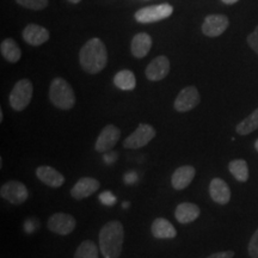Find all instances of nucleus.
<instances>
[{
  "instance_id": "1",
  "label": "nucleus",
  "mask_w": 258,
  "mask_h": 258,
  "mask_svg": "<svg viewBox=\"0 0 258 258\" xmlns=\"http://www.w3.org/2000/svg\"><path fill=\"white\" fill-rule=\"evenodd\" d=\"M82 69L89 74H97L105 69L108 62V51L102 40L93 37L82 47L79 53Z\"/></svg>"
},
{
  "instance_id": "2",
  "label": "nucleus",
  "mask_w": 258,
  "mask_h": 258,
  "mask_svg": "<svg viewBox=\"0 0 258 258\" xmlns=\"http://www.w3.org/2000/svg\"><path fill=\"white\" fill-rule=\"evenodd\" d=\"M124 231L120 221L106 222L99 232V246L104 258H118L122 251Z\"/></svg>"
},
{
  "instance_id": "3",
  "label": "nucleus",
  "mask_w": 258,
  "mask_h": 258,
  "mask_svg": "<svg viewBox=\"0 0 258 258\" xmlns=\"http://www.w3.org/2000/svg\"><path fill=\"white\" fill-rule=\"evenodd\" d=\"M49 99L51 104L61 110H70L76 104L72 86L62 78H55L50 84Z\"/></svg>"
},
{
  "instance_id": "4",
  "label": "nucleus",
  "mask_w": 258,
  "mask_h": 258,
  "mask_svg": "<svg viewBox=\"0 0 258 258\" xmlns=\"http://www.w3.org/2000/svg\"><path fill=\"white\" fill-rule=\"evenodd\" d=\"M32 95H34L32 83L29 79H21L16 83L11 93H10V105L16 111H23L30 104Z\"/></svg>"
},
{
  "instance_id": "5",
  "label": "nucleus",
  "mask_w": 258,
  "mask_h": 258,
  "mask_svg": "<svg viewBox=\"0 0 258 258\" xmlns=\"http://www.w3.org/2000/svg\"><path fill=\"white\" fill-rule=\"evenodd\" d=\"M173 12V8L170 4H160L140 9L135 12V19L139 23H156L169 18Z\"/></svg>"
},
{
  "instance_id": "6",
  "label": "nucleus",
  "mask_w": 258,
  "mask_h": 258,
  "mask_svg": "<svg viewBox=\"0 0 258 258\" xmlns=\"http://www.w3.org/2000/svg\"><path fill=\"white\" fill-rule=\"evenodd\" d=\"M157 132L151 124L141 123L139 127L123 141V147L129 150H139L146 146L156 137Z\"/></svg>"
},
{
  "instance_id": "7",
  "label": "nucleus",
  "mask_w": 258,
  "mask_h": 258,
  "mask_svg": "<svg viewBox=\"0 0 258 258\" xmlns=\"http://www.w3.org/2000/svg\"><path fill=\"white\" fill-rule=\"evenodd\" d=\"M0 195L6 201H9L12 205L17 206L22 205L27 201L29 192L27 186H25L22 182L18 180H10V182L5 183L0 188Z\"/></svg>"
},
{
  "instance_id": "8",
  "label": "nucleus",
  "mask_w": 258,
  "mask_h": 258,
  "mask_svg": "<svg viewBox=\"0 0 258 258\" xmlns=\"http://www.w3.org/2000/svg\"><path fill=\"white\" fill-rule=\"evenodd\" d=\"M121 131L114 124H108L102 129L98 138L96 140L95 148L97 152L105 153L115 147L117 141L120 140Z\"/></svg>"
},
{
  "instance_id": "9",
  "label": "nucleus",
  "mask_w": 258,
  "mask_h": 258,
  "mask_svg": "<svg viewBox=\"0 0 258 258\" xmlns=\"http://www.w3.org/2000/svg\"><path fill=\"white\" fill-rule=\"evenodd\" d=\"M200 101L201 98H200L199 90L195 86H188L178 93L173 106L178 112H186L196 108L200 104Z\"/></svg>"
},
{
  "instance_id": "10",
  "label": "nucleus",
  "mask_w": 258,
  "mask_h": 258,
  "mask_svg": "<svg viewBox=\"0 0 258 258\" xmlns=\"http://www.w3.org/2000/svg\"><path fill=\"white\" fill-rule=\"evenodd\" d=\"M48 228L56 234L67 235L76 228V219L66 213H55L48 220Z\"/></svg>"
},
{
  "instance_id": "11",
  "label": "nucleus",
  "mask_w": 258,
  "mask_h": 258,
  "mask_svg": "<svg viewBox=\"0 0 258 258\" xmlns=\"http://www.w3.org/2000/svg\"><path fill=\"white\" fill-rule=\"evenodd\" d=\"M228 18L225 15H209L202 24V32L208 37H218L228 28Z\"/></svg>"
},
{
  "instance_id": "12",
  "label": "nucleus",
  "mask_w": 258,
  "mask_h": 258,
  "mask_svg": "<svg viewBox=\"0 0 258 258\" xmlns=\"http://www.w3.org/2000/svg\"><path fill=\"white\" fill-rule=\"evenodd\" d=\"M170 72V61L165 55H159L151 61L147 66L145 74L148 80L159 82L164 79Z\"/></svg>"
},
{
  "instance_id": "13",
  "label": "nucleus",
  "mask_w": 258,
  "mask_h": 258,
  "mask_svg": "<svg viewBox=\"0 0 258 258\" xmlns=\"http://www.w3.org/2000/svg\"><path fill=\"white\" fill-rule=\"evenodd\" d=\"M49 31L46 28L37 24H28L23 30V38L28 44L32 47L42 46L49 40Z\"/></svg>"
},
{
  "instance_id": "14",
  "label": "nucleus",
  "mask_w": 258,
  "mask_h": 258,
  "mask_svg": "<svg viewBox=\"0 0 258 258\" xmlns=\"http://www.w3.org/2000/svg\"><path fill=\"white\" fill-rule=\"evenodd\" d=\"M99 189V182L91 177H83L74 184L71 190V196L76 200H84Z\"/></svg>"
},
{
  "instance_id": "15",
  "label": "nucleus",
  "mask_w": 258,
  "mask_h": 258,
  "mask_svg": "<svg viewBox=\"0 0 258 258\" xmlns=\"http://www.w3.org/2000/svg\"><path fill=\"white\" fill-rule=\"evenodd\" d=\"M209 194L213 201L219 205H227L231 200V189L227 183L221 178L212 179L209 184Z\"/></svg>"
},
{
  "instance_id": "16",
  "label": "nucleus",
  "mask_w": 258,
  "mask_h": 258,
  "mask_svg": "<svg viewBox=\"0 0 258 258\" xmlns=\"http://www.w3.org/2000/svg\"><path fill=\"white\" fill-rule=\"evenodd\" d=\"M37 178L51 188H59L64 183L62 173L51 166H40L36 170Z\"/></svg>"
},
{
  "instance_id": "17",
  "label": "nucleus",
  "mask_w": 258,
  "mask_h": 258,
  "mask_svg": "<svg viewBox=\"0 0 258 258\" xmlns=\"http://www.w3.org/2000/svg\"><path fill=\"white\" fill-rule=\"evenodd\" d=\"M196 175L195 167L191 165H184L180 166L173 172L172 178H171V183L172 186L176 190H183L186 186H189L190 183L192 182L194 177Z\"/></svg>"
},
{
  "instance_id": "18",
  "label": "nucleus",
  "mask_w": 258,
  "mask_h": 258,
  "mask_svg": "<svg viewBox=\"0 0 258 258\" xmlns=\"http://www.w3.org/2000/svg\"><path fill=\"white\" fill-rule=\"evenodd\" d=\"M152 47V38L146 32H139L135 35L131 43L132 54L138 59H143L150 53Z\"/></svg>"
},
{
  "instance_id": "19",
  "label": "nucleus",
  "mask_w": 258,
  "mask_h": 258,
  "mask_svg": "<svg viewBox=\"0 0 258 258\" xmlns=\"http://www.w3.org/2000/svg\"><path fill=\"white\" fill-rule=\"evenodd\" d=\"M151 232L157 239H172L177 235V231L173 225L163 218H158L153 221L151 226Z\"/></svg>"
},
{
  "instance_id": "20",
  "label": "nucleus",
  "mask_w": 258,
  "mask_h": 258,
  "mask_svg": "<svg viewBox=\"0 0 258 258\" xmlns=\"http://www.w3.org/2000/svg\"><path fill=\"white\" fill-rule=\"evenodd\" d=\"M200 213H201V211H200L199 206L190 202H183L177 206L175 217L177 221L180 222V224H189V222L195 221L200 217Z\"/></svg>"
},
{
  "instance_id": "21",
  "label": "nucleus",
  "mask_w": 258,
  "mask_h": 258,
  "mask_svg": "<svg viewBox=\"0 0 258 258\" xmlns=\"http://www.w3.org/2000/svg\"><path fill=\"white\" fill-rule=\"evenodd\" d=\"M0 51H2L3 57L12 63L18 62L22 56L21 48H19L18 43L14 38H5L0 44Z\"/></svg>"
},
{
  "instance_id": "22",
  "label": "nucleus",
  "mask_w": 258,
  "mask_h": 258,
  "mask_svg": "<svg viewBox=\"0 0 258 258\" xmlns=\"http://www.w3.org/2000/svg\"><path fill=\"white\" fill-rule=\"evenodd\" d=\"M114 84L116 88L123 91H131L134 90L137 86V78L135 74L129 70H122L117 72L114 77Z\"/></svg>"
},
{
  "instance_id": "23",
  "label": "nucleus",
  "mask_w": 258,
  "mask_h": 258,
  "mask_svg": "<svg viewBox=\"0 0 258 258\" xmlns=\"http://www.w3.org/2000/svg\"><path fill=\"white\" fill-rule=\"evenodd\" d=\"M228 170L238 182H246L249 179V167L247 163L244 159L232 160L228 164Z\"/></svg>"
},
{
  "instance_id": "24",
  "label": "nucleus",
  "mask_w": 258,
  "mask_h": 258,
  "mask_svg": "<svg viewBox=\"0 0 258 258\" xmlns=\"http://www.w3.org/2000/svg\"><path fill=\"white\" fill-rule=\"evenodd\" d=\"M256 129H258V108L237 125L235 132L240 135H249Z\"/></svg>"
},
{
  "instance_id": "25",
  "label": "nucleus",
  "mask_w": 258,
  "mask_h": 258,
  "mask_svg": "<svg viewBox=\"0 0 258 258\" xmlns=\"http://www.w3.org/2000/svg\"><path fill=\"white\" fill-rule=\"evenodd\" d=\"M74 258H98V249L91 240H85L76 250Z\"/></svg>"
},
{
  "instance_id": "26",
  "label": "nucleus",
  "mask_w": 258,
  "mask_h": 258,
  "mask_svg": "<svg viewBox=\"0 0 258 258\" xmlns=\"http://www.w3.org/2000/svg\"><path fill=\"white\" fill-rule=\"evenodd\" d=\"M16 3L30 10H43L48 6V0H16Z\"/></svg>"
},
{
  "instance_id": "27",
  "label": "nucleus",
  "mask_w": 258,
  "mask_h": 258,
  "mask_svg": "<svg viewBox=\"0 0 258 258\" xmlns=\"http://www.w3.org/2000/svg\"><path fill=\"white\" fill-rule=\"evenodd\" d=\"M247 250H249V254L251 258H258V228L253 233L252 238H251Z\"/></svg>"
},
{
  "instance_id": "28",
  "label": "nucleus",
  "mask_w": 258,
  "mask_h": 258,
  "mask_svg": "<svg viewBox=\"0 0 258 258\" xmlns=\"http://www.w3.org/2000/svg\"><path fill=\"white\" fill-rule=\"evenodd\" d=\"M99 201H101L104 206H109V207H110V206L115 205L117 200H116V196L114 194L109 191V190H106V191H103L101 195H99Z\"/></svg>"
},
{
  "instance_id": "29",
  "label": "nucleus",
  "mask_w": 258,
  "mask_h": 258,
  "mask_svg": "<svg viewBox=\"0 0 258 258\" xmlns=\"http://www.w3.org/2000/svg\"><path fill=\"white\" fill-rule=\"evenodd\" d=\"M247 43L258 55V27H256V29L247 36Z\"/></svg>"
},
{
  "instance_id": "30",
  "label": "nucleus",
  "mask_w": 258,
  "mask_h": 258,
  "mask_svg": "<svg viewBox=\"0 0 258 258\" xmlns=\"http://www.w3.org/2000/svg\"><path fill=\"white\" fill-rule=\"evenodd\" d=\"M233 257H234L233 251H222V252L213 253L207 258H233Z\"/></svg>"
},
{
  "instance_id": "31",
  "label": "nucleus",
  "mask_w": 258,
  "mask_h": 258,
  "mask_svg": "<svg viewBox=\"0 0 258 258\" xmlns=\"http://www.w3.org/2000/svg\"><path fill=\"white\" fill-rule=\"evenodd\" d=\"M138 180V175L134 171H131V172H127L124 175V183L125 184H134Z\"/></svg>"
},
{
  "instance_id": "32",
  "label": "nucleus",
  "mask_w": 258,
  "mask_h": 258,
  "mask_svg": "<svg viewBox=\"0 0 258 258\" xmlns=\"http://www.w3.org/2000/svg\"><path fill=\"white\" fill-rule=\"evenodd\" d=\"M116 159H117V153L116 152H110V153L104 154V161L106 164H112Z\"/></svg>"
},
{
  "instance_id": "33",
  "label": "nucleus",
  "mask_w": 258,
  "mask_h": 258,
  "mask_svg": "<svg viewBox=\"0 0 258 258\" xmlns=\"http://www.w3.org/2000/svg\"><path fill=\"white\" fill-rule=\"evenodd\" d=\"M32 224H34V221H32V220H28L24 224V228H25V231L28 232V233H31V232L35 231V227H32Z\"/></svg>"
},
{
  "instance_id": "34",
  "label": "nucleus",
  "mask_w": 258,
  "mask_h": 258,
  "mask_svg": "<svg viewBox=\"0 0 258 258\" xmlns=\"http://www.w3.org/2000/svg\"><path fill=\"white\" fill-rule=\"evenodd\" d=\"M221 2L225 3V4H227V5H233V4H235V3L239 2V0H221Z\"/></svg>"
},
{
  "instance_id": "35",
  "label": "nucleus",
  "mask_w": 258,
  "mask_h": 258,
  "mask_svg": "<svg viewBox=\"0 0 258 258\" xmlns=\"http://www.w3.org/2000/svg\"><path fill=\"white\" fill-rule=\"evenodd\" d=\"M122 207H123L124 209H127L128 207H131V203H129V202H123V205H122Z\"/></svg>"
},
{
  "instance_id": "36",
  "label": "nucleus",
  "mask_w": 258,
  "mask_h": 258,
  "mask_svg": "<svg viewBox=\"0 0 258 258\" xmlns=\"http://www.w3.org/2000/svg\"><path fill=\"white\" fill-rule=\"evenodd\" d=\"M70 3H72V4H78V3L82 2V0H69Z\"/></svg>"
},
{
  "instance_id": "37",
  "label": "nucleus",
  "mask_w": 258,
  "mask_h": 258,
  "mask_svg": "<svg viewBox=\"0 0 258 258\" xmlns=\"http://www.w3.org/2000/svg\"><path fill=\"white\" fill-rule=\"evenodd\" d=\"M3 118H4V115H3V110H0V122H3Z\"/></svg>"
},
{
  "instance_id": "38",
  "label": "nucleus",
  "mask_w": 258,
  "mask_h": 258,
  "mask_svg": "<svg viewBox=\"0 0 258 258\" xmlns=\"http://www.w3.org/2000/svg\"><path fill=\"white\" fill-rule=\"evenodd\" d=\"M254 148H256V151L258 152V139L256 140V143H254Z\"/></svg>"
}]
</instances>
